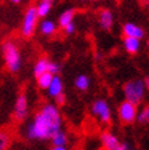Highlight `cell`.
<instances>
[{"label": "cell", "instance_id": "6da1fadb", "mask_svg": "<svg viewBox=\"0 0 149 150\" xmlns=\"http://www.w3.org/2000/svg\"><path fill=\"white\" fill-rule=\"evenodd\" d=\"M61 131V116L57 106L47 104L37 112L33 121L27 127V137L29 139H51V137Z\"/></svg>", "mask_w": 149, "mask_h": 150}, {"label": "cell", "instance_id": "7a4b0ae2", "mask_svg": "<svg viewBox=\"0 0 149 150\" xmlns=\"http://www.w3.org/2000/svg\"><path fill=\"white\" fill-rule=\"evenodd\" d=\"M3 54L5 59V64L7 70L12 73H16L21 70L22 66V59L21 52L17 45L12 40H6L3 44Z\"/></svg>", "mask_w": 149, "mask_h": 150}, {"label": "cell", "instance_id": "3957f363", "mask_svg": "<svg viewBox=\"0 0 149 150\" xmlns=\"http://www.w3.org/2000/svg\"><path fill=\"white\" fill-rule=\"evenodd\" d=\"M147 87L144 84L143 79H131L128 82H126L123 86V95H125V100L130 101L135 105H138L140 101L143 100L144 95H145Z\"/></svg>", "mask_w": 149, "mask_h": 150}, {"label": "cell", "instance_id": "277c9868", "mask_svg": "<svg viewBox=\"0 0 149 150\" xmlns=\"http://www.w3.org/2000/svg\"><path fill=\"white\" fill-rule=\"evenodd\" d=\"M38 20H39V17H38V15H37L35 6H29L25 12L23 21H22V25H21L22 35L26 37V38H31L34 34L37 25H38Z\"/></svg>", "mask_w": 149, "mask_h": 150}, {"label": "cell", "instance_id": "5b68a950", "mask_svg": "<svg viewBox=\"0 0 149 150\" xmlns=\"http://www.w3.org/2000/svg\"><path fill=\"white\" fill-rule=\"evenodd\" d=\"M117 114H118V118L121 120V122L126 125H131L137 120L138 108H137V105L125 100L118 105Z\"/></svg>", "mask_w": 149, "mask_h": 150}, {"label": "cell", "instance_id": "8992f818", "mask_svg": "<svg viewBox=\"0 0 149 150\" xmlns=\"http://www.w3.org/2000/svg\"><path fill=\"white\" fill-rule=\"evenodd\" d=\"M92 114L99 118V121L103 123H110L111 121V109L108 101L104 99H98L92 104Z\"/></svg>", "mask_w": 149, "mask_h": 150}, {"label": "cell", "instance_id": "52a82bcc", "mask_svg": "<svg viewBox=\"0 0 149 150\" xmlns=\"http://www.w3.org/2000/svg\"><path fill=\"white\" fill-rule=\"evenodd\" d=\"M100 142L104 150H122V143L110 132H103L100 134Z\"/></svg>", "mask_w": 149, "mask_h": 150}, {"label": "cell", "instance_id": "ba28073f", "mask_svg": "<svg viewBox=\"0 0 149 150\" xmlns=\"http://www.w3.org/2000/svg\"><path fill=\"white\" fill-rule=\"evenodd\" d=\"M28 115V99L25 94H20L15 104L13 116L17 121H23Z\"/></svg>", "mask_w": 149, "mask_h": 150}, {"label": "cell", "instance_id": "9c48e42d", "mask_svg": "<svg viewBox=\"0 0 149 150\" xmlns=\"http://www.w3.org/2000/svg\"><path fill=\"white\" fill-rule=\"evenodd\" d=\"M122 33L125 35V38H135V39H138V40L144 38V35H145V32H144V29L142 27H139L135 23H131V22L123 25Z\"/></svg>", "mask_w": 149, "mask_h": 150}, {"label": "cell", "instance_id": "30bf717a", "mask_svg": "<svg viewBox=\"0 0 149 150\" xmlns=\"http://www.w3.org/2000/svg\"><path fill=\"white\" fill-rule=\"evenodd\" d=\"M99 25L104 31H109L114 25V15L110 10L103 9L99 11Z\"/></svg>", "mask_w": 149, "mask_h": 150}, {"label": "cell", "instance_id": "8fae6325", "mask_svg": "<svg viewBox=\"0 0 149 150\" xmlns=\"http://www.w3.org/2000/svg\"><path fill=\"white\" fill-rule=\"evenodd\" d=\"M48 91V94L51 96V98H57L59 95H61L62 92H64V83H62V79L61 77L59 76H54L53 77V81L49 86V88L47 89Z\"/></svg>", "mask_w": 149, "mask_h": 150}, {"label": "cell", "instance_id": "7c38bea8", "mask_svg": "<svg viewBox=\"0 0 149 150\" xmlns=\"http://www.w3.org/2000/svg\"><path fill=\"white\" fill-rule=\"evenodd\" d=\"M123 48L128 54L135 55L140 49V40L135 38H123Z\"/></svg>", "mask_w": 149, "mask_h": 150}, {"label": "cell", "instance_id": "4fadbf2b", "mask_svg": "<svg viewBox=\"0 0 149 150\" xmlns=\"http://www.w3.org/2000/svg\"><path fill=\"white\" fill-rule=\"evenodd\" d=\"M48 66H49V60L45 59V57H40L37 60V62L34 64V67H33V73L35 78H38L42 74L47 73L48 72Z\"/></svg>", "mask_w": 149, "mask_h": 150}, {"label": "cell", "instance_id": "5bb4252c", "mask_svg": "<svg viewBox=\"0 0 149 150\" xmlns=\"http://www.w3.org/2000/svg\"><path fill=\"white\" fill-rule=\"evenodd\" d=\"M39 29L43 35H47V37L53 35L56 32V23L51 20H44L40 22Z\"/></svg>", "mask_w": 149, "mask_h": 150}, {"label": "cell", "instance_id": "9a60e30c", "mask_svg": "<svg viewBox=\"0 0 149 150\" xmlns=\"http://www.w3.org/2000/svg\"><path fill=\"white\" fill-rule=\"evenodd\" d=\"M51 7H53V1H50V0H42L37 4L35 6V11H37V15H38V17H45L50 12Z\"/></svg>", "mask_w": 149, "mask_h": 150}, {"label": "cell", "instance_id": "2e32d148", "mask_svg": "<svg viewBox=\"0 0 149 150\" xmlns=\"http://www.w3.org/2000/svg\"><path fill=\"white\" fill-rule=\"evenodd\" d=\"M51 143H53V146H64L66 148L69 143V138H67V134L62 131H59L57 133H55L53 137H51Z\"/></svg>", "mask_w": 149, "mask_h": 150}, {"label": "cell", "instance_id": "e0dca14e", "mask_svg": "<svg viewBox=\"0 0 149 150\" xmlns=\"http://www.w3.org/2000/svg\"><path fill=\"white\" fill-rule=\"evenodd\" d=\"M74 13H76V11H74L73 9L65 10V11L60 15V16H59V25H60V27L65 28L67 25H70L71 22H73Z\"/></svg>", "mask_w": 149, "mask_h": 150}, {"label": "cell", "instance_id": "ac0fdd59", "mask_svg": "<svg viewBox=\"0 0 149 150\" xmlns=\"http://www.w3.org/2000/svg\"><path fill=\"white\" fill-rule=\"evenodd\" d=\"M74 86H76L78 91L86 92L89 88V86H91V78L86 76V74H79V76H77L76 79H74Z\"/></svg>", "mask_w": 149, "mask_h": 150}, {"label": "cell", "instance_id": "d6986e66", "mask_svg": "<svg viewBox=\"0 0 149 150\" xmlns=\"http://www.w3.org/2000/svg\"><path fill=\"white\" fill-rule=\"evenodd\" d=\"M53 74H50L49 72L47 73H44L42 74V76H39L38 78H37V84H38L39 88L42 89H48L50 83H51V81H53Z\"/></svg>", "mask_w": 149, "mask_h": 150}, {"label": "cell", "instance_id": "ffe728a7", "mask_svg": "<svg viewBox=\"0 0 149 150\" xmlns=\"http://www.w3.org/2000/svg\"><path fill=\"white\" fill-rule=\"evenodd\" d=\"M137 121H138L140 125H147V123H149V105L144 106L142 110L138 112V115H137Z\"/></svg>", "mask_w": 149, "mask_h": 150}, {"label": "cell", "instance_id": "44dd1931", "mask_svg": "<svg viewBox=\"0 0 149 150\" xmlns=\"http://www.w3.org/2000/svg\"><path fill=\"white\" fill-rule=\"evenodd\" d=\"M10 145V136L9 133L0 131V150H6Z\"/></svg>", "mask_w": 149, "mask_h": 150}, {"label": "cell", "instance_id": "7402d4cb", "mask_svg": "<svg viewBox=\"0 0 149 150\" xmlns=\"http://www.w3.org/2000/svg\"><path fill=\"white\" fill-rule=\"evenodd\" d=\"M60 70V66H59L56 62L53 61H49V66H48V72L53 76H57V72Z\"/></svg>", "mask_w": 149, "mask_h": 150}, {"label": "cell", "instance_id": "603a6c76", "mask_svg": "<svg viewBox=\"0 0 149 150\" xmlns=\"http://www.w3.org/2000/svg\"><path fill=\"white\" fill-rule=\"evenodd\" d=\"M64 31L66 34H73L74 31H76V25H74V22H71L70 25H67L65 28H64Z\"/></svg>", "mask_w": 149, "mask_h": 150}, {"label": "cell", "instance_id": "cb8c5ba5", "mask_svg": "<svg viewBox=\"0 0 149 150\" xmlns=\"http://www.w3.org/2000/svg\"><path fill=\"white\" fill-rule=\"evenodd\" d=\"M55 100H56V104H57V105H64V104H65V100H66L65 94L62 93L61 95H59L57 98H55Z\"/></svg>", "mask_w": 149, "mask_h": 150}, {"label": "cell", "instance_id": "d4e9b609", "mask_svg": "<svg viewBox=\"0 0 149 150\" xmlns=\"http://www.w3.org/2000/svg\"><path fill=\"white\" fill-rule=\"evenodd\" d=\"M122 150H135L131 145L128 144H126V143H122Z\"/></svg>", "mask_w": 149, "mask_h": 150}, {"label": "cell", "instance_id": "484cf974", "mask_svg": "<svg viewBox=\"0 0 149 150\" xmlns=\"http://www.w3.org/2000/svg\"><path fill=\"white\" fill-rule=\"evenodd\" d=\"M50 150H67V148H64V146H53Z\"/></svg>", "mask_w": 149, "mask_h": 150}, {"label": "cell", "instance_id": "4316f807", "mask_svg": "<svg viewBox=\"0 0 149 150\" xmlns=\"http://www.w3.org/2000/svg\"><path fill=\"white\" fill-rule=\"evenodd\" d=\"M147 48H148V50H149V39H148V42H147Z\"/></svg>", "mask_w": 149, "mask_h": 150}, {"label": "cell", "instance_id": "83f0119b", "mask_svg": "<svg viewBox=\"0 0 149 150\" xmlns=\"http://www.w3.org/2000/svg\"><path fill=\"white\" fill-rule=\"evenodd\" d=\"M148 4H149V1H148Z\"/></svg>", "mask_w": 149, "mask_h": 150}]
</instances>
